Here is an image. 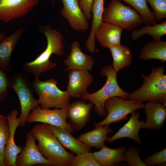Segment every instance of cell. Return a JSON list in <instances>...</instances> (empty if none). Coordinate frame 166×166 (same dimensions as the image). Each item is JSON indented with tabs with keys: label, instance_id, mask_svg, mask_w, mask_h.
<instances>
[{
	"label": "cell",
	"instance_id": "6da1fadb",
	"mask_svg": "<svg viewBox=\"0 0 166 166\" xmlns=\"http://www.w3.org/2000/svg\"><path fill=\"white\" fill-rule=\"evenodd\" d=\"M39 30L46 37L47 45L46 49L33 61L24 63L23 71L29 76L39 77L40 74L53 68L56 63L51 62L49 58L53 54L61 56L64 53L63 37L59 31L52 28L51 26L41 25Z\"/></svg>",
	"mask_w": 166,
	"mask_h": 166
},
{
	"label": "cell",
	"instance_id": "7a4b0ae2",
	"mask_svg": "<svg viewBox=\"0 0 166 166\" xmlns=\"http://www.w3.org/2000/svg\"><path fill=\"white\" fill-rule=\"evenodd\" d=\"M32 130L38 141L36 145L39 151L50 166H70L74 153L66 150L52 132L43 124L36 125Z\"/></svg>",
	"mask_w": 166,
	"mask_h": 166
},
{
	"label": "cell",
	"instance_id": "3957f363",
	"mask_svg": "<svg viewBox=\"0 0 166 166\" xmlns=\"http://www.w3.org/2000/svg\"><path fill=\"white\" fill-rule=\"evenodd\" d=\"M152 69L151 73L147 76L141 73L144 82L140 88L129 93V99L141 102L153 101L162 103L166 101L165 68L161 65L152 68Z\"/></svg>",
	"mask_w": 166,
	"mask_h": 166
},
{
	"label": "cell",
	"instance_id": "277c9868",
	"mask_svg": "<svg viewBox=\"0 0 166 166\" xmlns=\"http://www.w3.org/2000/svg\"><path fill=\"white\" fill-rule=\"evenodd\" d=\"M117 73L112 65L103 67L100 71L102 76H106L107 80L104 86L95 93H88L81 98L83 100H89L94 104L93 109L100 117H105L107 113L104 108L106 100L110 97L118 96L126 100L129 99V93L122 89L119 86L117 79Z\"/></svg>",
	"mask_w": 166,
	"mask_h": 166
},
{
	"label": "cell",
	"instance_id": "5b68a950",
	"mask_svg": "<svg viewBox=\"0 0 166 166\" xmlns=\"http://www.w3.org/2000/svg\"><path fill=\"white\" fill-rule=\"evenodd\" d=\"M102 20L128 31H133L143 23L142 17L137 11L123 4L121 0L110 1L104 9Z\"/></svg>",
	"mask_w": 166,
	"mask_h": 166
},
{
	"label": "cell",
	"instance_id": "8992f818",
	"mask_svg": "<svg viewBox=\"0 0 166 166\" xmlns=\"http://www.w3.org/2000/svg\"><path fill=\"white\" fill-rule=\"evenodd\" d=\"M39 78L35 77L32 84L34 92L39 97L41 108L61 109L69 105L71 97L67 90L63 91L57 87L56 79L52 78L42 81Z\"/></svg>",
	"mask_w": 166,
	"mask_h": 166
},
{
	"label": "cell",
	"instance_id": "52a82bcc",
	"mask_svg": "<svg viewBox=\"0 0 166 166\" xmlns=\"http://www.w3.org/2000/svg\"><path fill=\"white\" fill-rule=\"evenodd\" d=\"M10 88L15 91L19 100L21 111L18 117L19 125L22 128L30 111L39 104V101L34 97V91L29 75L23 71L17 72L12 76Z\"/></svg>",
	"mask_w": 166,
	"mask_h": 166
},
{
	"label": "cell",
	"instance_id": "ba28073f",
	"mask_svg": "<svg viewBox=\"0 0 166 166\" xmlns=\"http://www.w3.org/2000/svg\"><path fill=\"white\" fill-rule=\"evenodd\" d=\"M143 102L133 100H126L123 98L114 96L107 99L104 104V108L108 111L107 116L102 121L95 123L97 128L105 125H109L127 119V116L137 109H144Z\"/></svg>",
	"mask_w": 166,
	"mask_h": 166
},
{
	"label": "cell",
	"instance_id": "9c48e42d",
	"mask_svg": "<svg viewBox=\"0 0 166 166\" xmlns=\"http://www.w3.org/2000/svg\"><path fill=\"white\" fill-rule=\"evenodd\" d=\"M68 106L51 110L42 108L38 105L32 109V112L28 116L26 123L38 122L47 123L59 127L72 133L74 130L66 121Z\"/></svg>",
	"mask_w": 166,
	"mask_h": 166
},
{
	"label": "cell",
	"instance_id": "30bf717a",
	"mask_svg": "<svg viewBox=\"0 0 166 166\" xmlns=\"http://www.w3.org/2000/svg\"><path fill=\"white\" fill-rule=\"evenodd\" d=\"M26 140L25 147L17 157L16 166H32L39 164L50 166L49 160L39 151L35 144L37 139L32 130L26 134Z\"/></svg>",
	"mask_w": 166,
	"mask_h": 166
},
{
	"label": "cell",
	"instance_id": "8fae6325",
	"mask_svg": "<svg viewBox=\"0 0 166 166\" xmlns=\"http://www.w3.org/2000/svg\"><path fill=\"white\" fill-rule=\"evenodd\" d=\"M38 2L39 0H0V20L8 22L25 16Z\"/></svg>",
	"mask_w": 166,
	"mask_h": 166
},
{
	"label": "cell",
	"instance_id": "7c38bea8",
	"mask_svg": "<svg viewBox=\"0 0 166 166\" xmlns=\"http://www.w3.org/2000/svg\"><path fill=\"white\" fill-rule=\"evenodd\" d=\"M94 104L83 100L70 104L67 112L68 123L74 130H81L91 118V110Z\"/></svg>",
	"mask_w": 166,
	"mask_h": 166
},
{
	"label": "cell",
	"instance_id": "4fadbf2b",
	"mask_svg": "<svg viewBox=\"0 0 166 166\" xmlns=\"http://www.w3.org/2000/svg\"><path fill=\"white\" fill-rule=\"evenodd\" d=\"M68 81L67 91L70 96L79 99L87 94V89L93 81L92 75L88 70L71 69L68 71Z\"/></svg>",
	"mask_w": 166,
	"mask_h": 166
},
{
	"label": "cell",
	"instance_id": "5bb4252c",
	"mask_svg": "<svg viewBox=\"0 0 166 166\" xmlns=\"http://www.w3.org/2000/svg\"><path fill=\"white\" fill-rule=\"evenodd\" d=\"M18 113L17 110L14 109L7 117L10 137L4 151V160L5 166H16L15 162L17 157L23 148L22 146L17 145L14 140L15 133L19 125L20 120L18 117L17 118Z\"/></svg>",
	"mask_w": 166,
	"mask_h": 166
},
{
	"label": "cell",
	"instance_id": "9a60e30c",
	"mask_svg": "<svg viewBox=\"0 0 166 166\" xmlns=\"http://www.w3.org/2000/svg\"><path fill=\"white\" fill-rule=\"evenodd\" d=\"M80 0H61L63 7L60 13L67 19L71 28L77 31H84L89 28V24L81 10Z\"/></svg>",
	"mask_w": 166,
	"mask_h": 166
},
{
	"label": "cell",
	"instance_id": "2e32d148",
	"mask_svg": "<svg viewBox=\"0 0 166 166\" xmlns=\"http://www.w3.org/2000/svg\"><path fill=\"white\" fill-rule=\"evenodd\" d=\"M67 58L64 61L65 65L67 66L64 71L67 72L71 69L92 70L95 62L92 57L83 53L80 48L79 42L73 41L71 45V50Z\"/></svg>",
	"mask_w": 166,
	"mask_h": 166
},
{
	"label": "cell",
	"instance_id": "e0dca14e",
	"mask_svg": "<svg viewBox=\"0 0 166 166\" xmlns=\"http://www.w3.org/2000/svg\"><path fill=\"white\" fill-rule=\"evenodd\" d=\"M131 116L128 121L120 128L118 131L111 137H107L106 140L109 143L122 138L131 139L135 143L141 144V139L139 135V132L145 121L139 120L140 113L135 110L131 113Z\"/></svg>",
	"mask_w": 166,
	"mask_h": 166
},
{
	"label": "cell",
	"instance_id": "ac0fdd59",
	"mask_svg": "<svg viewBox=\"0 0 166 166\" xmlns=\"http://www.w3.org/2000/svg\"><path fill=\"white\" fill-rule=\"evenodd\" d=\"M45 126L52 132L64 147L76 155L90 152L92 147L87 145L73 137L69 132L58 127L47 123Z\"/></svg>",
	"mask_w": 166,
	"mask_h": 166
},
{
	"label": "cell",
	"instance_id": "d6986e66",
	"mask_svg": "<svg viewBox=\"0 0 166 166\" xmlns=\"http://www.w3.org/2000/svg\"><path fill=\"white\" fill-rule=\"evenodd\" d=\"M144 109L146 121L142 128L149 130L160 129L163 126L166 119V109L162 103L148 101Z\"/></svg>",
	"mask_w": 166,
	"mask_h": 166
},
{
	"label": "cell",
	"instance_id": "ffe728a7",
	"mask_svg": "<svg viewBox=\"0 0 166 166\" xmlns=\"http://www.w3.org/2000/svg\"><path fill=\"white\" fill-rule=\"evenodd\" d=\"M26 29L20 28L0 43V69L5 72L12 70L10 62L12 53Z\"/></svg>",
	"mask_w": 166,
	"mask_h": 166
},
{
	"label": "cell",
	"instance_id": "44dd1931",
	"mask_svg": "<svg viewBox=\"0 0 166 166\" xmlns=\"http://www.w3.org/2000/svg\"><path fill=\"white\" fill-rule=\"evenodd\" d=\"M123 29L111 23L103 22L98 28L95 38L103 47L109 48L121 45V37Z\"/></svg>",
	"mask_w": 166,
	"mask_h": 166
},
{
	"label": "cell",
	"instance_id": "7402d4cb",
	"mask_svg": "<svg viewBox=\"0 0 166 166\" xmlns=\"http://www.w3.org/2000/svg\"><path fill=\"white\" fill-rule=\"evenodd\" d=\"M104 2V0H93L92 4V24L90 34L85 43L87 49L91 53H93L96 51V33L98 28L103 22Z\"/></svg>",
	"mask_w": 166,
	"mask_h": 166
},
{
	"label": "cell",
	"instance_id": "603a6c76",
	"mask_svg": "<svg viewBox=\"0 0 166 166\" xmlns=\"http://www.w3.org/2000/svg\"><path fill=\"white\" fill-rule=\"evenodd\" d=\"M126 147L122 146L118 148H110L105 146L100 151L93 152L95 158L102 166H114L124 161V152Z\"/></svg>",
	"mask_w": 166,
	"mask_h": 166
},
{
	"label": "cell",
	"instance_id": "cb8c5ba5",
	"mask_svg": "<svg viewBox=\"0 0 166 166\" xmlns=\"http://www.w3.org/2000/svg\"><path fill=\"white\" fill-rule=\"evenodd\" d=\"M112 132V128L109 125H105L81 135L77 139L91 147L101 149L105 146L107 134Z\"/></svg>",
	"mask_w": 166,
	"mask_h": 166
},
{
	"label": "cell",
	"instance_id": "d4e9b609",
	"mask_svg": "<svg viewBox=\"0 0 166 166\" xmlns=\"http://www.w3.org/2000/svg\"><path fill=\"white\" fill-rule=\"evenodd\" d=\"M139 56L142 60L155 59L160 60L162 63L166 61V42L160 39L148 42L142 47Z\"/></svg>",
	"mask_w": 166,
	"mask_h": 166
},
{
	"label": "cell",
	"instance_id": "484cf974",
	"mask_svg": "<svg viewBox=\"0 0 166 166\" xmlns=\"http://www.w3.org/2000/svg\"><path fill=\"white\" fill-rule=\"evenodd\" d=\"M113 59L112 67L117 72L129 66L132 61V55L130 49L124 45H116L109 48Z\"/></svg>",
	"mask_w": 166,
	"mask_h": 166
},
{
	"label": "cell",
	"instance_id": "4316f807",
	"mask_svg": "<svg viewBox=\"0 0 166 166\" xmlns=\"http://www.w3.org/2000/svg\"><path fill=\"white\" fill-rule=\"evenodd\" d=\"M148 34L152 37L153 40H158L163 36L166 34V20L160 24L156 23L153 25H146L141 27L140 29H135L130 35L133 41L137 40L144 34Z\"/></svg>",
	"mask_w": 166,
	"mask_h": 166
},
{
	"label": "cell",
	"instance_id": "83f0119b",
	"mask_svg": "<svg viewBox=\"0 0 166 166\" xmlns=\"http://www.w3.org/2000/svg\"><path fill=\"white\" fill-rule=\"evenodd\" d=\"M129 4L140 14L143 23L146 25L152 26L156 23L153 12L151 11L146 0H122Z\"/></svg>",
	"mask_w": 166,
	"mask_h": 166
},
{
	"label": "cell",
	"instance_id": "f1b7e54d",
	"mask_svg": "<svg viewBox=\"0 0 166 166\" xmlns=\"http://www.w3.org/2000/svg\"><path fill=\"white\" fill-rule=\"evenodd\" d=\"M10 137V131L7 117L0 114V166H5L4 153Z\"/></svg>",
	"mask_w": 166,
	"mask_h": 166
},
{
	"label": "cell",
	"instance_id": "f546056e",
	"mask_svg": "<svg viewBox=\"0 0 166 166\" xmlns=\"http://www.w3.org/2000/svg\"><path fill=\"white\" fill-rule=\"evenodd\" d=\"M70 166H102L95 158L93 153L86 152L76 155L71 161Z\"/></svg>",
	"mask_w": 166,
	"mask_h": 166
},
{
	"label": "cell",
	"instance_id": "4dcf8cb0",
	"mask_svg": "<svg viewBox=\"0 0 166 166\" xmlns=\"http://www.w3.org/2000/svg\"><path fill=\"white\" fill-rule=\"evenodd\" d=\"M124 161L130 166H146L140 156V152L136 147L126 148L124 152Z\"/></svg>",
	"mask_w": 166,
	"mask_h": 166
},
{
	"label": "cell",
	"instance_id": "1f68e13d",
	"mask_svg": "<svg viewBox=\"0 0 166 166\" xmlns=\"http://www.w3.org/2000/svg\"><path fill=\"white\" fill-rule=\"evenodd\" d=\"M146 166H166V148L160 151L155 152L142 160Z\"/></svg>",
	"mask_w": 166,
	"mask_h": 166
},
{
	"label": "cell",
	"instance_id": "d6a6232c",
	"mask_svg": "<svg viewBox=\"0 0 166 166\" xmlns=\"http://www.w3.org/2000/svg\"><path fill=\"white\" fill-rule=\"evenodd\" d=\"M154 10L157 21H160L166 18V0H146Z\"/></svg>",
	"mask_w": 166,
	"mask_h": 166
},
{
	"label": "cell",
	"instance_id": "836d02e7",
	"mask_svg": "<svg viewBox=\"0 0 166 166\" xmlns=\"http://www.w3.org/2000/svg\"><path fill=\"white\" fill-rule=\"evenodd\" d=\"M10 85V78L5 71L0 69V102L3 101L9 93Z\"/></svg>",
	"mask_w": 166,
	"mask_h": 166
},
{
	"label": "cell",
	"instance_id": "e575fe53",
	"mask_svg": "<svg viewBox=\"0 0 166 166\" xmlns=\"http://www.w3.org/2000/svg\"><path fill=\"white\" fill-rule=\"evenodd\" d=\"M93 0H80L79 6L86 18L89 20L92 18L91 9Z\"/></svg>",
	"mask_w": 166,
	"mask_h": 166
},
{
	"label": "cell",
	"instance_id": "d590c367",
	"mask_svg": "<svg viewBox=\"0 0 166 166\" xmlns=\"http://www.w3.org/2000/svg\"><path fill=\"white\" fill-rule=\"evenodd\" d=\"M7 36L5 33L0 32V43L6 39Z\"/></svg>",
	"mask_w": 166,
	"mask_h": 166
},
{
	"label": "cell",
	"instance_id": "8d00e7d4",
	"mask_svg": "<svg viewBox=\"0 0 166 166\" xmlns=\"http://www.w3.org/2000/svg\"><path fill=\"white\" fill-rule=\"evenodd\" d=\"M51 0V1H54V0H58V1H61V0Z\"/></svg>",
	"mask_w": 166,
	"mask_h": 166
},
{
	"label": "cell",
	"instance_id": "74e56055",
	"mask_svg": "<svg viewBox=\"0 0 166 166\" xmlns=\"http://www.w3.org/2000/svg\"></svg>",
	"mask_w": 166,
	"mask_h": 166
}]
</instances>
